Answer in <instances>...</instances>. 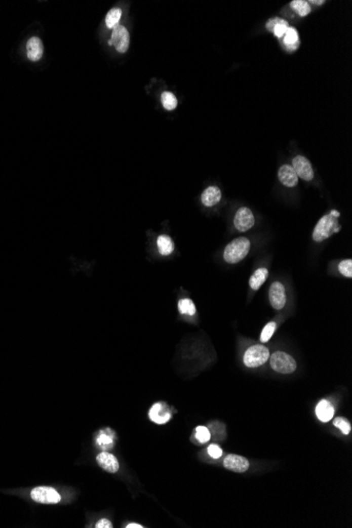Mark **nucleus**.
I'll list each match as a JSON object with an SVG mask.
<instances>
[{
    "label": "nucleus",
    "mask_w": 352,
    "mask_h": 528,
    "mask_svg": "<svg viewBox=\"0 0 352 528\" xmlns=\"http://www.w3.org/2000/svg\"><path fill=\"white\" fill-rule=\"evenodd\" d=\"M338 216H340V213L333 210L330 214L324 215L318 222L314 234H312V237L317 242H321L331 236L333 233L338 232V230L341 229V227L337 224Z\"/></svg>",
    "instance_id": "f257e3e1"
},
{
    "label": "nucleus",
    "mask_w": 352,
    "mask_h": 528,
    "mask_svg": "<svg viewBox=\"0 0 352 528\" xmlns=\"http://www.w3.org/2000/svg\"><path fill=\"white\" fill-rule=\"evenodd\" d=\"M250 250V240L246 237H238L229 242L224 250V259L228 264L242 262Z\"/></svg>",
    "instance_id": "f03ea898"
},
{
    "label": "nucleus",
    "mask_w": 352,
    "mask_h": 528,
    "mask_svg": "<svg viewBox=\"0 0 352 528\" xmlns=\"http://www.w3.org/2000/svg\"><path fill=\"white\" fill-rule=\"evenodd\" d=\"M270 366L271 368L283 375H289L296 369L295 359L283 351H276L270 356Z\"/></svg>",
    "instance_id": "7ed1b4c3"
},
{
    "label": "nucleus",
    "mask_w": 352,
    "mask_h": 528,
    "mask_svg": "<svg viewBox=\"0 0 352 528\" xmlns=\"http://www.w3.org/2000/svg\"><path fill=\"white\" fill-rule=\"evenodd\" d=\"M270 357L267 347L262 345H254L248 349L244 354V363L249 368H256L264 365Z\"/></svg>",
    "instance_id": "20e7f679"
},
{
    "label": "nucleus",
    "mask_w": 352,
    "mask_h": 528,
    "mask_svg": "<svg viewBox=\"0 0 352 528\" xmlns=\"http://www.w3.org/2000/svg\"><path fill=\"white\" fill-rule=\"evenodd\" d=\"M31 498L37 503L57 504L61 501V496L53 487L39 486L31 492Z\"/></svg>",
    "instance_id": "39448f33"
},
{
    "label": "nucleus",
    "mask_w": 352,
    "mask_h": 528,
    "mask_svg": "<svg viewBox=\"0 0 352 528\" xmlns=\"http://www.w3.org/2000/svg\"><path fill=\"white\" fill-rule=\"evenodd\" d=\"M110 46H114L119 53H126L130 46V34L124 25H116L112 31L111 39L108 43Z\"/></svg>",
    "instance_id": "423d86ee"
},
{
    "label": "nucleus",
    "mask_w": 352,
    "mask_h": 528,
    "mask_svg": "<svg viewBox=\"0 0 352 528\" xmlns=\"http://www.w3.org/2000/svg\"><path fill=\"white\" fill-rule=\"evenodd\" d=\"M254 215L252 211L247 207L240 208L234 216V226L240 232H246V231L250 230L254 226Z\"/></svg>",
    "instance_id": "0eeeda50"
},
{
    "label": "nucleus",
    "mask_w": 352,
    "mask_h": 528,
    "mask_svg": "<svg viewBox=\"0 0 352 528\" xmlns=\"http://www.w3.org/2000/svg\"><path fill=\"white\" fill-rule=\"evenodd\" d=\"M292 168L294 169L297 177H301L302 179L306 180V182L312 180L315 177L314 169H312V166H311L310 161L302 155L295 156L293 158Z\"/></svg>",
    "instance_id": "6e6552de"
},
{
    "label": "nucleus",
    "mask_w": 352,
    "mask_h": 528,
    "mask_svg": "<svg viewBox=\"0 0 352 528\" xmlns=\"http://www.w3.org/2000/svg\"><path fill=\"white\" fill-rule=\"evenodd\" d=\"M149 418L155 424L163 425L171 420L172 414L168 405H166L163 402H160V403L154 404L151 407V409L149 411Z\"/></svg>",
    "instance_id": "1a4fd4ad"
},
{
    "label": "nucleus",
    "mask_w": 352,
    "mask_h": 528,
    "mask_svg": "<svg viewBox=\"0 0 352 528\" xmlns=\"http://www.w3.org/2000/svg\"><path fill=\"white\" fill-rule=\"evenodd\" d=\"M269 300H270L272 307L277 309V310H281V309H283L285 307L287 298H286L285 287L283 286L282 282L275 281L270 286Z\"/></svg>",
    "instance_id": "9d476101"
},
{
    "label": "nucleus",
    "mask_w": 352,
    "mask_h": 528,
    "mask_svg": "<svg viewBox=\"0 0 352 528\" xmlns=\"http://www.w3.org/2000/svg\"><path fill=\"white\" fill-rule=\"evenodd\" d=\"M224 466L228 470L234 472H246L249 469V461L246 458L238 456V455H228L224 460Z\"/></svg>",
    "instance_id": "9b49d317"
},
{
    "label": "nucleus",
    "mask_w": 352,
    "mask_h": 528,
    "mask_svg": "<svg viewBox=\"0 0 352 528\" xmlns=\"http://www.w3.org/2000/svg\"><path fill=\"white\" fill-rule=\"evenodd\" d=\"M96 461H97V464L103 470H106V471H108L110 473H115V472L119 471V469H120L119 460H117L116 457L113 456L110 453H107V452L100 453L96 457Z\"/></svg>",
    "instance_id": "f8f14e48"
},
{
    "label": "nucleus",
    "mask_w": 352,
    "mask_h": 528,
    "mask_svg": "<svg viewBox=\"0 0 352 528\" xmlns=\"http://www.w3.org/2000/svg\"><path fill=\"white\" fill-rule=\"evenodd\" d=\"M280 182L288 188H293L298 184V177L290 165H283L278 173Z\"/></svg>",
    "instance_id": "ddd939ff"
},
{
    "label": "nucleus",
    "mask_w": 352,
    "mask_h": 528,
    "mask_svg": "<svg viewBox=\"0 0 352 528\" xmlns=\"http://www.w3.org/2000/svg\"><path fill=\"white\" fill-rule=\"evenodd\" d=\"M27 55L31 61H38L44 55V45L39 37H31L27 43Z\"/></svg>",
    "instance_id": "4468645a"
},
{
    "label": "nucleus",
    "mask_w": 352,
    "mask_h": 528,
    "mask_svg": "<svg viewBox=\"0 0 352 528\" xmlns=\"http://www.w3.org/2000/svg\"><path fill=\"white\" fill-rule=\"evenodd\" d=\"M221 192L217 187L207 188L202 194V202L206 207H213L220 201Z\"/></svg>",
    "instance_id": "2eb2a0df"
},
{
    "label": "nucleus",
    "mask_w": 352,
    "mask_h": 528,
    "mask_svg": "<svg viewBox=\"0 0 352 528\" xmlns=\"http://www.w3.org/2000/svg\"><path fill=\"white\" fill-rule=\"evenodd\" d=\"M316 414L320 421L322 422H329L334 415V408L331 405V403L327 400L321 401L317 408H316Z\"/></svg>",
    "instance_id": "dca6fc26"
},
{
    "label": "nucleus",
    "mask_w": 352,
    "mask_h": 528,
    "mask_svg": "<svg viewBox=\"0 0 352 528\" xmlns=\"http://www.w3.org/2000/svg\"><path fill=\"white\" fill-rule=\"evenodd\" d=\"M268 274H269V272L266 268L257 269L249 279V285H250L251 289L258 290L260 288V286H262L266 281Z\"/></svg>",
    "instance_id": "f3484780"
},
{
    "label": "nucleus",
    "mask_w": 352,
    "mask_h": 528,
    "mask_svg": "<svg viewBox=\"0 0 352 528\" xmlns=\"http://www.w3.org/2000/svg\"><path fill=\"white\" fill-rule=\"evenodd\" d=\"M284 44L289 51H295L299 46L298 33L294 28H288L284 35Z\"/></svg>",
    "instance_id": "a211bd4d"
},
{
    "label": "nucleus",
    "mask_w": 352,
    "mask_h": 528,
    "mask_svg": "<svg viewBox=\"0 0 352 528\" xmlns=\"http://www.w3.org/2000/svg\"><path fill=\"white\" fill-rule=\"evenodd\" d=\"M158 247H159L160 253L164 256H167V255H170L173 252L174 243H173L171 237H169L168 235H161L158 238Z\"/></svg>",
    "instance_id": "6ab92c4d"
},
{
    "label": "nucleus",
    "mask_w": 352,
    "mask_h": 528,
    "mask_svg": "<svg viewBox=\"0 0 352 528\" xmlns=\"http://www.w3.org/2000/svg\"><path fill=\"white\" fill-rule=\"evenodd\" d=\"M96 443L102 449H110V448H112L113 447V443H114L113 434L110 433V430L100 431L98 433V435L96 436Z\"/></svg>",
    "instance_id": "aec40b11"
},
{
    "label": "nucleus",
    "mask_w": 352,
    "mask_h": 528,
    "mask_svg": "<svg viewBox=\"0 0 352 528\" xmlns=\"http://www.w3.org/2000/svg\"><path fill=\"white\" fill-rule=\"evenodd\" d=\"M122 17V10L119 8H114L108 12L106 16V25L108 29H114L116 25H119Z\"/></svg>",
    "instance_id": "412c9836"
},
{
    "label": "nucleus",
    "mask_w": 352,
    "mask_h": 528,
    "mask_svg": "<svg viewBox=\"0 0 352 528\" xmlns=\"http://www.w3.org/2000/svg\"><path fill=\"white\" fill-rule=\"evenodd\" d=\"M290 7L301 17L307 16L309 13L311 12V8L309 6V3L305 2V0H293V2L290 3Z\"/></svg>",
    "instance_id": "4be33fe9"
},
{
    "label": "nucleus",
    "mask_w": 352,
    "mask_h": 528,
    "mask_svg": "<svg viewBox=\"0 0 352 528\" xmlns=\"http://www.w3.org/2000/svg\"><path fill=\"white\" fill-rule=\"evenodd\" d=\"M178 310L181 314H187L190 316L197 313V308H195L194 303L190 299H181L178 302Z\"/></svg>",
    "instance_id": "5701e85b"
},
{
    "label": "nucleus",
    "mask_w": 352,
    "mask_h": 528,
    "mask_svg": "<svg viewBox=\"0 0 352 528\" xmlns=\"http://www.w3.org/2000/svg\"><path fill=\"white\" fill-rule=\"evenodd\" d=\"M162 102L166 110L172 111L177 107V98L171 92H164L162 94Z\"/></svg>",
    "instance_id": "b1692460"
},
{
    "label": "nucleus",
    "mask_w": 352,
    "mask_h": 528,
    "mask_svg": "<svg viewBox=\"0 0 352 528\" xmlns=\"http://www.w3.org/2000/svg\"><path fill=\"white\" fill-rule=\"evenodd\" d=\"M276 328H277V325H276L275 321H271V323H268L265 326V328L263 329L262 333H260V342H262V343L268 342L272 338L273 333H275V331H276Z\"/></svg>",
    "instance_id": "393cba45"
},
{
    "label": "nucleus",
    "mask_w": 352,
    "mask_h": 528,
    "mask_svg": "<svg viewBox=\"0 0 352 528\" xmlns=\"http://www.w3.org/2000/svg\"><path fill=\"white\" fill-rule=\"evenodd\" d=\"M195 436H197V439L199 440V442L207 443L208 441L210 440L211 434H210L209 429H208L207 427L199 426L197 429H195Z\"/></svg>",
    "instance_id": "a878e982"
},
{
    "label": "nucleus",
    "mask_w": 352,
    "mask_h": 528,
    "mask_svg": "<svg viewBox=\"0 0 352 528\" xmlns=\"http://www.w3.org/2000/svg\"><path fill=\"white\" fill-rule=\"evenodd\" d=\"M333 425L335 427H337L338 429H341V431L344 433V434H349L350 431H351V425L350 423L344 419V418H336L333 422Z\"/></svg>",
    "instance_id": "bb28decb"
},
{
    "label": "nucleus",
    "mask_w": 352,
    "mask_h": 528,
    "mask_svg": "<svg viewBox=\"0 0 352 528\" xmlns=\"http://www.w3.org/2000/svg\"><path fill=\"white\" fill-rule=\"evenodd\" d=\"M338 270L346 277H352V261L345 260L338 264Z\"/></svg>",
    "instance_id": "cd10ccee"
},
{
    "label": "nucleus",
    "mask_w": 352,
    "mask_h": 528,
    "mask_svg": "<svg viewBox=\"0 0 352 528\" xmlns=\"http://www.w3.org/2000/svg\"><path fill=\"white\" fill-rule=\"evenodd\" d=\"M289 28L288 25V22H287L286 20H282L280 23H278L275 28H273L272 32L275 33V35L278 37V38H281V37H284L287 29Z\"/></svg>",
    "instance_id": "c85d7f7f"
},
{
    "label": "nucleus",
    "mask_w": 352,
    "mask_h": 528,
    "mask_svg": "<svg viewBox=\"0 0 352 528\" xmlns=\"http://www.w3.org/2000/svg\"><path fill=\"white\" fill-rule=\"evenodd\" d=\"M208 454H209V456H211L213 459H218L221 457V455H223V450H221V448L219 446L212 444L208 447Z\"/></svg>",
    "instance_id": "c756f323"
},
{
    "label": "nucleus",
    "mask_w": 352,
    "mask_h": 528,
    "mask_svg": "<svg viewBox=\"0 0 352 528\" xmlns=\"http://www.w3.org/2000/svg\"><path fill=\"white\" fill-rule=\"evenodd\" d=\"M95 527H96V528H112L113 525H112L111 521L108 520V519H100V520L96 523Z\"/></svg>",
    "instance_id": "7c9ffc66"
},
{
    "label": "nucleus",
    "mask_w": 352,
    "mask_h": 528,
    "mask_svg": "<svg viewBox=\"0 0 352 528\" xmlns=\"http://www.w3.org/2000/svg\"><path fill=\"white\" fill-rule=\"evenodd\" d=\"M282 20H283V19H282V18H279V17L273 18V19H270V20L267 22V24H266V29L269 30V31H272L273 28H275L276 25H277L278 23H280Z\"/></svg>",
    "instance_id": "2f4dec72"
},
{
    "label": "nucleus",
    "mask_w": 352,
    "mask_h": 528,
    "mask_svg": "<svg viewBox=\"0 0 352 528\" xmlns=\"http://www.w3.org/2000/svg\"><path fill=\"white\" fill-rule=\"evenodd\" d=\"M126 527H127V528H142L143 526H141V525H139V524H133V523H131V524H128Z\"/></svg>",
    "instance_id": "473e14b6"
},
{
    "label": "nucleus",
    "mask_w": 352,
    "mask_h": 528,
    "mask_svg": "<svg viewBox=\"0 0 352 528\" xmlns=\"http://www.w3.org/2000/svg\"><path fill=\"white\" fill-rule=\"evenodd\" d=\"M311 4H316V5H323L325 4L324 0H322V2H311Z\"/></svg>",
    "instance_id": "72a5a7b5"
}]
</instances>
